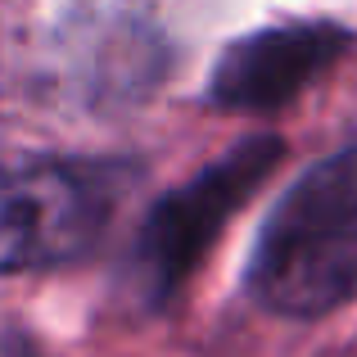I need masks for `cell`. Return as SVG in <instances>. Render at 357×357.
Returning <instances> with one entry per match:
<instances>
[{
  "instance_id": "cell-4",
  "label": "cell",
  "mask_w": 357,
  "mask_h": 357,
  "mask_svg": "<svg viewBox=\"0 0 357 357\" xmlns=\"http://www.w3.org/2000/svg\"><path fill=\"white\" fill-rule=\"evenodd\" d=\"M349 50V32L335 23H280L249 32L227 45L208 82V100L218 109L267 114L312 86L340 54Z\"/></svg>"
},
{
  "instance_id": "cell-3",
  "label": "cell",
  "mask_w": 357,
  "mask_h": 357,
  "mask_svg": "<svg viewBox=\"0 0 357 357\" xmlns=\"http://www.w3.org/2000/svg\"><path fill=\"white\" fill-rule=\"evenodd\" d=\"M280 158H285V145L276 136H249L236 149H227L218 163L195 172L181 190L163 195L136 236L131 280L140 298L149 303L172 298L185 285V276L204 262L213 240L227 231L236 208L253 199V190L271 176Z\"/></svg>"
},
{
  "instance_id": "cell-1",
  "label": "cell",
  "mask_w": 357,
  "mask_h": 357,
  "mask_svg": "<svg viewBox=\"0 0 357 357\" xmlns=\"http://www.w3.org/2000/svg\"><path fill=\"white\" fill-rule=\"evenodd\" d=\"M249 294L289 321L357 303V145L321 158L280 195L253 244Z\"/></svg>"
},
{
  "instance_id": "cell-2",
  "label": "cell",
  "mask_w": 357,
  "mask_h": 357,
  "mask_svg": "<svg viewBox=\"0 0 357 357\" xmlns=\"http://www.w3.org/2000/svg\"><path fill=\"white\" fill-rule=\"evenodd\" d=\"M131 190L109 158H27L0 172V276L86 258Z\"/></svg>"
},
{
  "instance_id": "cell-5",
  "label": "cell",
  "mask_w": 357,
  "mask_h": 357,
  "mask_svg": "<svg viewBox=\"0 0 357 357\" xmlns=\"http://www.w3.org/2000/svg\"><path fill=\"white\" fill-rule=\"evenodd\" d=\"M0 357H32V349H27L23 335H14V331L0 326Z\"/></svg>"
}]
</instances>
